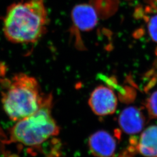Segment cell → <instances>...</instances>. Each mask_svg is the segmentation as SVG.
<instances>
[{"label": "cell", "mask_w": 157, "mask_h": 157, "mask_svg": "<svg viewBox=\"0 0 157 157\" xmlns=\"http://www.w3.org/2000/svg\"><path fill=\"white\" fill-rule=\"evenodd\" d=\"M71 17L74 28L82 32L92 30L98 22V15L95 9L87 4L75 6L72 11Z\"/></svg>", "instance_id": "cell-5"}, {"label": "cell", "mask_w": 157, "mask_h": 157, "mask_svg": "<svg viewBox=\"0 0 157 157\" xmlns=\"http://www.w3.org/2000/svg\"><path fill=\"white\" fill-rule=\"evenodd\" d=\"M119 122L121 128L128 134H136L141 132L144 124V119L139 109L128 107L121 112Z\"/></svg>", "instance_id": "cell-7"}, {"label": "cell", "mask_w": 157, "mask_h": 157, "mask_svg": "<svg viewBox=\"0 0 157 157\" xmlns=\"http://www.w3.org/2000/svg\"><path fill=\"white\" fill-rule=\"evenodd\" d=\"M138 150L147 157H157V126H151L143 132L138 143Z\"/></svg>", "instance_id": "cell-8"}, {"label": "cell", "mask_w": 157, "mask_h": 157, "mask_svg": "<svg viewBox=\"0 0 157 157\" xmlns=\"http://www.w3.org/2000/svg\"><path fill=\"white\" fill-rule=\"evenodd\" d=\"M148 33L152 41L157 43V13H154L147 20Z\"/></svg>", "instance_id": "cell-9"}, {"label": "cell", "mask_w": 157, "mask_h": 157, "mask_svg": "<svg viewBox=\"0 0 157 157\" xmlns=\"http://www.w3.org/2000/svg\"><path fill=\"white\" fill-rule=\"evenodd\" d=\"M1 102L4 111L13 121H19L37 111L48 95L42 92L37 79L17 73L4 81Z\"/></svg>", "instance_id": "cell-2"}, {"label": "cell", "mask_w": 157, "mask_h": 157, "mask_svg": "<svg viewBox=\"0 0 157 157\" xmlns=\"http://www.w3.org/2000/svg\"><path fill=\"white\" fill-rule=\"evenodd\" d=\"M52 105V97L49 94L37 111L13 126L11 131L12 141L25 146H38L58 135L59 130L51 113Z\"/></svg>", "instance_id": "cell-3"}, {"label": "cell", "mask_w": 157, "mask_h": 157, "mask_svg": "<svg viewBox=\"0 0 157 157\" xmlns=\"http://www.w3.org/2000/svg\"><path fill=\"white\" fill-rule=\"evenodd\" d=\"M93 112L99 116L113 113L117 107L116 95L110 88L99 86L93 91L89 100Z\"/></svg>", "instance_id": "cell-4"}, {"label": "cell", "mask_w": 157, "mask_h": 157, "mask_svg": "<svg viewBox=\"0 0 157 157\" xmlns=\"http://www.w3.org/2000/svg\"><path fill=\"white\" fill-rule=\"evenodd\" d=\"M91 153L97 157H110L117 147L115 139L108 132L100 130L91 135L89 140Z\"/></svg>", "instance_id": "cell-6"}, {"label": "cell", "mask_w": 157, "mask_h": 157, "mask_svg": "<svg viewBox=\"0 0 157 157\" xmlns=\"http://www.w3.org/2000/svg\"><path fill=\"white\" fill-rule=\"evenodd\" d=\"M48 24L44 0H21L8 6L3 32L6 39L13 43H34L45 33Z\"/></svg>", "instance_id": "cell-1"}, {"label": "cell", "mask_w": 157, "mask_h": 157, "mask_svg": "<svg viewBox=\"0 0 157 157\" xmlns=\"http://www.w3.org/2000/svg\"></svg>", "instance_id": "cell-11"}, {"label": "cell", "mask_w": 157, "mask_h": 157, "mask_svg": "<svg viewBox=\"0 0 157 157\" xmlns=\"http://www.w3.org/2000/svg\"><path fill=\"white\" fill-rule=\"evenodd\" d=\"M147 107L151 117L157 119V90L153 91L148 96Z\"/></svg>", "instance_id": "cell-10"}]
</instances>
